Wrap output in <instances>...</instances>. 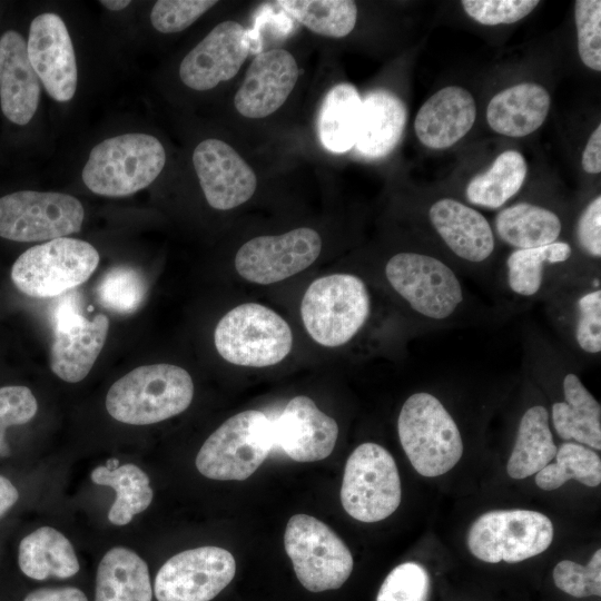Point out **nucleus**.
<instances>
[{
  "instance_id": "obj_1",
  "label": "nucleus",
  "mask_w": 601,
  "mask_h": 601,
  "mask_svg": "<svg viewBox=\"0 0 601 601\" xmlns=\"http://www.w3.org/2000/svg\"><path fill=\"white\" fill-rule=\"evenodd\" d=\"M383 273L394 294L425 328L451 326L472 313L461 273L436 255L398 252L387 259Z\"/></svg>"
},
{
  "instance_id": "obj_2",
  "label": "nucleus",
  "mask_w": 601,
  "mask_h": 601,
  "mask_svg": "<svg viewBox=\"0 0 601 601\" xmlns=\"http://www.w3.org/2000/svg\"><path fill=\"white\" fill-rule=\"evenodd\" d=\"M189 373L173 364L139 366L116 381L106 397L115 420L131 425L154 424L184 412L191 403Z\"/></svg>"
},
{
  "instance_id": "obj_3",
  "label": "nucleus",
  "mask_w": 601,
  "mask_h": 601,
  "mask_svg": "<svg viewBox=\"0 0 601 601\" xmlns=\"http://www.w3.org/2000/svg\"><path fill=\"white\" fill-rule=\"evenodd\" d=\"M372 314V297L363 278L336 273L315 279L300 303L308 335L319 345L338 347L349 343Z\"/></svg>"
},
{
  "instance_id": "obj_4",
  "label": "nucleus",
  "mask_w": 601,
  "mask_h": 601,
  "mask_svg": "<svg viewBox=\"0 0 601 601\" xmlns=\"http://www.w3.org/2000/svg\"><path fill=\"white\" fill-rule=\"evenodd\" d=\"M397 433L415 471L426 477L453 469L463 454L460 428L442 401L430 392H416L403 403Z\"/></svg>"
},
{
  "instance_id": "obj_5",
  "label": "nucleus",
  "mask_w": 601,
  "mask_h": 601,
  "mask_svg": "<svg viewBox=\"0 0 601 601\" xmlns=\"http://www.w3.org/2000/svg\"><path fill=\"white\" fill-rule=\"evenodd\" d=\"M166 152L147 134H125L96 145L82 169V180L92 193L122 197L149 186L161 173Z\"/></svg>"
},
{
  "instance_id": "obj_6",
  "label": "nucleus",
  "mask_w": 601,
  "mask_h": 601,
  "mask_svg": "<svg viewBox=\"0 0 601 601\" xmlns=\"http://www.w3.org/2000/svg\"><path fill=\"white\" fill-rule=\"evenodd\" d=\"M214 343L218 354L231 364L265 367L289 354L293 334L287 322L272 308L245 303L220 318Z\"/></svg>"
},
{
  "instance_id": "obj_7",
  "label": "nucleus",
  "mask_w": 601,
  "mask_h": 601,
  "mask_svg": "<svg viewBox=\"0 0 601 601\" xmlns=\"http://www.w3.org/2000/svg\"><path fill=\"white\" fill-rule=\"evenodd\" d=\"M272 420L257 410L226 420L201 445L196 467L208 479L243 481L249 477L274 449Z\"/></svg>"
},
{
  "instance_id": "obj_8",
  "label": "nucleus",
  "mask_w": 601,
  "mask_h": 601,
  "mask_svg": "<svg viewBox=\"0 0 601 601\" xmlns=\"http://www.w3.org/2000/svg\"><path fill=\"white\" fill-rule=\"evenodd\" d=\"M99 264L89 243L61 237L22 253L11 268V279L23 294L47 298L66 294L86 282Z\"/></svg>"
},
{
  "instance_id": "obj_9",
  "label": "nucleus",
  "mask_w": 601,
  "mask_h": 601,
  "mask_svg": "<svg viewBox=\"0 0 601 601\" xmlns=\"http://www.w3.org/2000/svg\"><path fill=\"white\" fill-rule=\"evenodd\" d=\"M284 545L298 581L308 591L338 589L352 573L349 549L329 526L312 515L295 514L288 520Z\"/></svg>"
},
{
  "instance_id": "obj_10",
  "label": "nucleus",
  "mask_w": 601,
  "mask_h": 601,
  "mask_svg": "<svg viewBox=\"0 0 601 601\" xmlns=\"http://www.w3.org/2000/svg\"><path fill=\"white\" fill-rule=\"evenodd\" d=\"M401 496V479L391 453L373 442L358 445L344 469V510L361 522H378L396 511Z\"/></svg>"
},
{
  "instance_id": "obj_11",
  "label": "nucleus",
  "mask_w": 601,
  "mask_h": 601,
  "mask_svg": "<svg viewBox=\"0 0 601 601\" xmlns=\"http://www.w3.org/2000/svg\"><path fill=\"white\" fill-rule=\"evenodd\" d=\"M553 524L530 510H494L480 515L467 534L470 552L487 563H516L545 551L553 540Z\"/></svg>"
},
{
  "instance_id": "obj_12",
  "label": "nucleus",
  "mask_w": 601,
  "mask_h": 601,
  "mask_svg": "<svg viewBox=\"0 0 601 601\" xmlns=\"http://www.w3.org/2000/svg\"><path fill=\"white\" fill-rule=\"evenodd\" d=\"M81 203L67 194L21 190L0 198V236L14 242L61 238L80 230Z\"/></svg>"
},
{
  "instance_id": "obj_13",
  "label": "nucleus",
  "mask_w": 601,
  "mask_h": 601,
  "mask_svg": "<svg viewBox=\"0 0 601 601\" xmlns=\"http://www.w3.org/2000/svg\"><path fill=\"white\" fill-rule=\"evenodd\" d=\"M53 332L50 368L62 381H82L99 356L109 329V319L97 314L88 319L79 293L62 294L51 312Z\"/></svg>"
},
{
  "instance_id": "obj_14",
  "label": "nucleus",
  "mask_w": 601,
  "mask_h": 601,
  "mask_svg": "<svg viewBox=\"0 0 601 601\" xmlns=\"http://www.w3.org/2000/svg\"><path fill=\"white\" fill-rule=\"evenodd\" d=\"M553 327L575 354L595 358L601 353L600 273L572 276L545 298Z\"/></svg>"
},
{
  "instance_id": "obj_15",
  "label": "nucleus",
  "mask_w": 601,
  "mask_h": 601,
  "mask_svg": "<svg viewBox=\"0 0 601 601\" xmlns=\"http://www.w3.org/2000/svg\"><path fill=\"white\" fill-rule=\"evenodd\" d=\"M233 554L218 546L186 550L167 560L154 584L158 601H210L233 580Z\"/></svg>"
},
{
  "instance_id": "obj_16",
  "label": "nucleus",
  "mask_w": 601,
  "mask_h": 601,
  "mask_svg": "<svg viewBox=\"0 0 601 601\" xmlns=\"http://www.w3.org/2000/svg\"><path fill=\"white\" fill-rule=\"evenodd\" d=\"M321 250L319 234L299 227L282 235L252 238L238 249L235 268L247 282L268 285L306 269Z\"/></svg>"
},
{
  "instance_id": "obj_17",
  "label": "nucleus",
  "mask_w": 601,
  "mask_h": 601,
  "mask_svg": "<svg viewBox=\"0 0 601 601\" xmlns=\"http://www.w3.org/2000/svg\"><path fill=\"white\" fill-rule=\"evenodd\" d=\"M27 50L48 95L59 102L71 100L78 80L76 56L68 29L58 14L46 12L31 21Z\"/></svg>"
},
{
  "instance_id": "obj_18",
  "label": "nucleus",
  "mask_w": 601,
  "mask_h": 601,
  "mask_svg": "<svg viewBox=\"0 0 601 601\" xmlns=\"http://www.w3.org/2000/svg\"><path fill=\"white\" fill-rule=\"evenodd\" d=\"M193 164L207 203L228 210L252 198L257 177L250 166L228 144L208 138L197 145Z\"/></svg>"
},
{
  "instance_id": "obj_19",
  "label": "nucleus",
  "mask_w": 601,
  "mask_h": 601,
  "mask_svg": "<svg viewBox=\"0 0 601 601\" xmlns=\"http://www.w3.org/2000/svg\"><path fill=\"white\" fill-rule=\"evenodd\" d=\"M248 53L247 30L236 21H223L185 56L179 77L194 90L213 89L234 78Z\"/></svg>"
},
{
  "instance_id": "obj_20",
  "label": "nucleus",
  "mask_w": 601,
  "mask_h": 601,
  "mask_svg": "<svg viewBox=\"0 0 601 601\" xmlns=\"http://www.w3.org/2000/svg\"><path fill=\"white\" fill-rule=\"evenodd\" d=\"M427 219L436 236L457 263L479 268L495 252V235L489 220L472 206L445 197L433 201Z\"/></svg>"
},
{
  "instance_id": "obj_21",
  "label": "nucleus",
  "mask_w": 601,
  "mask_h": 601,
  "mask_svg": "<svg viewBox=\"0 0 601 601\" xmlns=\"http://www.w3.org/2000/svg\"><path fill=\"white\" fill-rule=\"evenodd\" d=\"M573 248L564 240L513 249L504 263L503 282L506 292L523 302L544 299L565 279L591 272L572 267Z\"/></svg>"
},
{
  "instance_id": "obj_22",
  "label": "nucleus",
  "mask_w": 601,
  "mask_h": 601,
  "mask_svg": "<svg viewBox=\"0 0 601 601\" xmlns=\"http://www.w3.org/2000/svg\"><path fill=\"white\" fill-rule=\"evenodd\" d=\"M274 446L297 462L326 459L334 450L338 425L307 396L289 400L282 414L272 421Z\"/></svg>"
},
{
  "instance_id": "obj_23",
  "label": "nucleus",
  "mask_w": 601,
  "mask_h": 601,
  "mask_svg": "<svg viewBox=\"0 0 601 601\" xmlns=\"http://www.w3.org/2000/svg\"><path fill=\"white\" fill-rule=\"evenodd\" d=\"M298 75L297 62L289 51L270 49L259 52L250 62L235 95L236 110L250 119L274 114L292 93Z\"/></svg>"
},
{
  "instance_id": "obj_24",
  "label": "nucleus",
  "mask_w": 601,
  "mask_h": 601,
  "mask_svg": "<svg viewBox=\"0 0 601 601\" xmlns=\"http://www.w3.org/2000/svg\"><path fill=\"white\" fill-rule=\"evenodd\" d=\"M560 376L561 398L551 405L550 421L564 441H575L593 450H601V406L584 386L580 376L566 368L568 357L555 348Z\"/></svg>"
},
{
  "instance_id": "obj_25",
  "label": "nucleus",
  "mask_w": 601,
  "mask_h": 601,
  "mask_svg": "<svg viewBox=\"0 0 601 601\" xmlns=\"http://www.w3.org/2000/svg\"><path fill=\"white\" fill-rule=\"evenodd\" d=\"M475 118L476 106L472 93L460 86H446L421 106L414 130L425 147L446 149L472 129Z\"/></svg>"
},
{
  "instance_id": "obj_26",
  "label": "nucleus",
  "mask_w": 601,
  "mask_h": 601,
  "mask_svg": "<svg viewBox=\"0 0 601 601\" xmlns=\"http://www.w3.org/2000/svg\"><path fill=\"white\" fill-rule=\"evenodd\" d=\"M40 80L29 60L27 41L14 31L0 39V104L13 124L27 125L37 111Z\"/></svg>"
},
{
  "instance_id": "obj_27",
  "label": "nucleus",
  "mask_w": 601,
  "mask_h": 601,
  "mask_svg": "<svg viewBox=\"0 0 601 601\" xmlns=\"http://www.w3.org/2000/svg\"><path fill=\"white\" fill-rule=\"evenodd\" d=\"M407 121L404 102L386 89L370 91L362 99L355 148L364 157L387 156L400 142Z\"/></svg>"
},
{
  "instance_id": "obj_28",
  "label": "nucleus",
  "mask_w": 601,
  "mask_h": 601,
  "mask_svg": "<svg viewBox=\"0 0 601 601\" xmlns=\"http://www.w3.org/2000/svg\"><path fill=\"white\" fill-rule=\"evenodd\" d=\"M551 107L549 91L534 82L509 87L492 97L486 121L496 134L521 138L539 129Z\"/></svg>"
},
{
  "instance_id": "obj_29",
  "label": "nucleus",
  "mask_w": 601,
  "mask_h": 601,
  "mask_svg": "<svg viewBox=\"0 0 601 601\" xmlns=\"http://www.w3.org/2000/svg\"><path fill=\"white\" fill-rule=\"evenodd\" d=\"M562 228V220L554 210L519 201L499 210L493 233L513 249H525L560 240Z\"/></svg>"
},
{
  "instance_id": "obj_30",
  "label": "nucleus",
  "mask_w": 601,
  "mask_h": 601,
  "mask_svg": "<svg viewBox=\"0 0 601 601\" xmlns=\"http://www.w3.org/2000/svg\"><path fill=\"white\" fill-rule=\"evenodd\" d=\"M151 598L146 562L130 549H110L98 565L95 601H151Z\"/></svg>"
},
{
  "instance_id": "obj_31",
  "label": "nucleus",
  "mask_w": 601,
  "mask_h": 601,
  "mask_svg": "<svg viewBox=\"0 0 601 601\" xmlns=\"http://www.w3.org/2000/svg\"><path fill=\"white\" fill-rule=\"evenodd\" d=\"M19 568L33 580L67 579L79 571V562L70 541L50 526H41L19 544Z\"/></svg>"
},
{
  "instance_id": "obj_32",
  "label": "nucleus",
  "mask_w": 601,
  "mask_h": 601,
  "mask_svg": "<svg viewBox=\"0 0 601 601\" xmlns=\"http://www.w3.org/2000/svg\"><path fill=\"white\" fill-rule=\"evenodd\" d=\"M556 450L548 408L542 404L532 405L520 418L506 472L516 480L536 474L552 461Z\"/></svg>"
},
{
  "instance_id": "obj_33",
  "label": "nucleus",
  "mask_w": 601,
  "mask_h": 601,
  "mask_svg": "<svg viewBox=\"0 0 601 601\" xmlns=\"http://www.w3.org/2000/svg\"><path fill=\"white\" fill-rule=\"evenodd\" d=\"M362 109L357 89L347 82L333 86L321 105L317 118L319 140L332 152H345L355 146Z\"/></svg>"
},
{
  "instance_id": "obj_34",
  "label": "nucleus",
  "mask_w": 601,
  "mask_h": 601,
  "mask_svg": "<svg viewBox=\"0 0 601 601\" xmlns=\"http://www.w3.org/2000/svg\"><path fill=\"white\" fill-rule=\"evenodd\" d=\"M526 173L523 155L513 149L505 150L486 171L470 180L465 188L466 200L477 207L501 209L520 191Z\"/></svg>"
},
{
  "instance_id": "obj_35",
  "label": "nucleus",
  "mask_w": 601,
  "mask_h": 601,
  "mask_svg": "<svg viewBox=\"0 0 601 601\" xmlns=\"http://www.w3.org/2000/svg\"><path fill=\"white\" fill-rule=\"evenodd\" d=\"M91 480L98 485L111 486L116 492L108 520L115 525H126L132 518L145 511L152 501L149 477L137 465L126 463L116 469L97 466L91 472Z\"/></svg>"
},
{
  "instance_id": "obj_36",
  "label": "nucleus",
  "mask_w": 601,
  "mask_h": 601,
  "mask_svg": "<svg viewBox=\"0 0 601 601\" xmlns=\"http://www.w3.org/2000/svg\"><path fill=\"white\" fill-rule=\"evenodd\" d=\"M286 13L312 32L329 38L351 33L357 20V7L349 0H280Z\"/></svg>"
},
{
  "instance_id": "obj_37",
  "label": "nucleus",
  "mask_w": 601,
  "mask_h": 601,
  "mask_svg": "<svg viewBox=\"0 0 601 601\" xmlns=\"http://www.w3.org/2000/svg\"><path fill=\"white\" fill-rule=\"evenodd\" d=\"M554 457V463H549L535 475L540 489L552 491L572 479L587 486L601 483V460L592 449L568 441L558 447Z\"/></svg>"
},
{
  "instance_id": "obj_38",
  "label": "nucleus",
  "mask_w": 601,
  "mask_h": 601,
  "mask_svg": "<svg viewBox=\"0 0 601 601\" xmlns=\"http://www.w3.org/2000/svg\"><path fill=\"white\" fill-rule=\"evenodd\" d=\"M147 294L144 275L130 266H116L106 272L97 286L99 302L109 311L128 315L136 312Z\"/></svg>"
},
{
  "instance_id": "obj_39",
  "label": "nucleus",
  "mask_w": 601,
  "mask_h": 601,
  "mask_svg": "<svg viewBox=\"0 0 601 601\" xmlns=\"http://www.w3.org/2000/svg\"><path fill=\"white\" fill-rule=\"evenodd\" d=\"M578 52L583 65L601 70V1L578 0L574 3Z\"/></svg>"
},
{
  "instance_id": "obj_40",
  "label": "nucleus",
  "mask_w": 601,
  "mask_h": 601,
  "mask_svg": "<svg viewBox=\"0 0 601 601\" xmlns=\"http://www.w3.org/2000/svg\"><path fill=\"white\" fill-rule=\"evenodd\" d=\"M430 575L416 562L395 566L383 581L376 601H427Z\"/></svg>"
},
{
  "instance_id": "obj_41",
  "label": "nucleus",
  "mask_w": 601,
  "mask_h": 601,
  "mask_svg": "<svg viewBox=\"0 0 601 601\" xmlns=\"http://www.w3.org/2000/svg\"><path fill=\"white\" fill-rule=\"evenodd\" d=\"M553 581L563 592L585 598L601 595V550L598 549L587 565L571 560L560 561L553 570Z\"/></svg>"
},
{
  "instance_id": "obj_42",
  "label": "nucleus",
  "mask_w": 601,
  "mask_h": 601,
  "mask_svg": "<svg viewBox=\"0 0 601 601\" xmlns=\"http://www.w3.org/2000/svg\"><path fill=\"white\" fill-rule=\"evenodd\" d=\"M217 1L211 0H159L150 12L152 27L162 33H175L193 24Z\"/></svg>"
},
{
  "instance_id": "obj_43",
  "label": "nucleus",
  "mask_w": 601,
  "mask_h": 601,
  "mask_svg": "<svg viewBox=\"0 0 601 601\" xmlns=\"http://www.w3.org/2000/svg\"><path fill=\"white\" fill-rule=\"evenodd\" d=\"M540 2L536 0H464L465 13L484 26L514 23L526 17Z\"/></svg>"
},
{
  "instance_id": "obj_44",
  "label": "nucleus",
  "mask_w": 601,
  "mask_h": 601,
  "mask_svg": "<svg viewBox=\"0 0 601 601\" xmlns=\"http://www.w3.org/2000/svg\"><path fill=\"white\" fill-rule=\"evenodd\" d=\"M575 239L581 253L592 263L601 258V196L594 197L579 215Z\"/></svg>"
},
{
  "instance_id": "obj_45",
  "label": "nucleus",
  "mask_w": 601,
  "mask_h": 601,
  "mask_svg": "<svg viewBox=\"0 0 601 601\" xmlns=\"http://www.w3.org/2000/svg\"><path fill=\"white\" fill-rule=\"evenodd\" d=\"M38 403L26 386H4L0 388V422L7 427L21 425L33 418Z\"/></svg>"
},
{
  "instance_id": "obj_46",
  "label": "nucleus",
  "mask_w": 601,
  "mask_h": 601,
  "mask_svg": "<svg viewBox=\"0 0 601 601\" xmlns=\"http://www.w3.org/2000/svg\"><path fill=\"white\" fill-rule=\"evenodd\" d=\"M23 601H88L85 593L73 587L41 588L24 598Z\"/></svg>"
},
{
  "instance_id": "obj_47",
  "label": "nucleus",
  "mask_w": 601,
  "mask_h": 601,
  "mask_svg": "<svg viewBox=\"0 0 601 601\" xmlns=\"http://www.w3.org/2000/svg\"><path fill=\"white\" fill-rule=\"evenodd\" d=\"M582 168L588 174H600L601 171V125L590 135L582 152Z\"/></svg>"
},
{
  "instance_id": "obj_48",
  "label": "nucleus",
  "mask_w": 601,
  "mask_h": 601,
  "mask_svg": "<svg viewBox=\"0 0 601 601\" xmlns=\"http://www.w3.org/2000/svg\"><path fill=\"white\" fill-rule=\"evenodd\" d=\"M19 492L4 476L0 475V518L3 516L18 501Z\"/></svg>"
},
{
  "instance_id": "obj_49",
  "label": "nucleus",
  "mask_w": 601,
  "mask_h": 601,
  "mask_svg": "<svg viewBox=\"0 0 601 601\" xmlns=\"http://www.w3.org/2000/svg\"><path fill=\"white\" fill-rule=\"evenodd\" d=\"M100 3L112 11H120L130 4L128 0H102Z\"/></svg>"
},
{
  "instance_id": "obj_50",
  "label": "nucleus",
  "mask_w": 601,
  "mask_h": 601,
  "mask_svg": "<svg viewBox=\"0 0 601 601\" xmlns=\"http://www.w3.org/2000/svg\"><path fill=\"white\" fill-rule=\"evenodd\" d=\"M8 427L0 422V456L9 455V446L6 441V430Z\"/></svg>"
}]
</instances>
